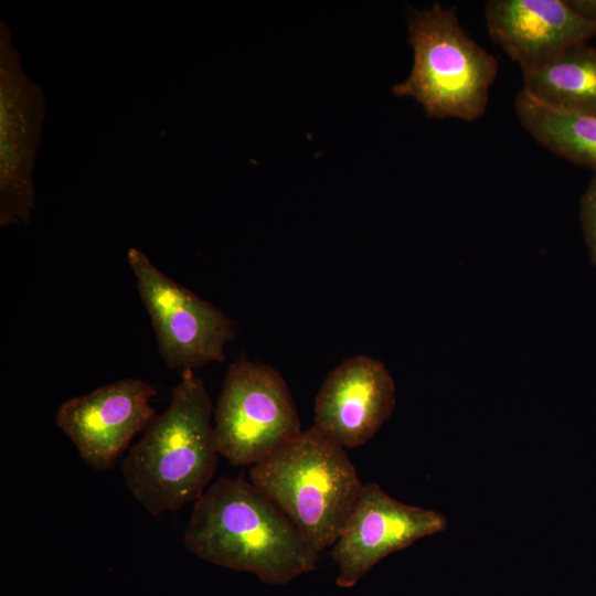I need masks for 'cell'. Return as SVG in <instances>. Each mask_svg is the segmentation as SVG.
Returning <instances> with one entry per match:
<instances>
[{"label": "cell", "instance_id": "6da1fadb", "mask_svg": "<svg viewBox=\"0 0 596 596\" xmlns=\"http://www.w3.org/2000/svg\"><path fill=\"white\" fill-rule=\"evenodd\" d=\"M183 543L204 561L270 585L316 570L319 558L286 514L242 477H221L195 501Z\"/></svg>", "mask_w": 596, "mask_h": 596}, {"label": "cell", "instance_id": "7a4b0ae2", "mask_svg": "<svg viewBox=\"0 0 596 596\" xmlns=\"http://www.w3.org/2000/svg\"><path fill=\"white\" fill-rule=\"evenodd\" d=\"M213 405L204 382L182 371L168 408L155 416L121 464L127 488L152 517L205 492L217 466Z\"/></svg>", "mask_w": 596, "mask_h": 596}, {"label": "cell", "instance_id": "3957f363", "mask_svg": "<svg viewBox=\"0 0 596 596\" xmlns=\"http://www.w3.org/2000/svg\"><path fill=\"white\" fill-rule=\"evenodd\" d=\"M249 476L318 553L337 541L363 487L345 448L313 426L253 465Z\"/></svg>", "mask_w": 596, "mask_h": 596}, {"label": "cell", "instance_id": "277c9868", "mask_svg": "<svg viewBox=\"0 0 596 596\" xmlns=\"http://www.w3.org/2000/svg\"><path fill=\"white\" fill-rule=\"evenodd\" d=\"M414 53L408 77L392 88L417 100L430 118L475 120L486 111L498 61L461 26L455 8L436 3L408 22Z\"/></svg>", "mask_w": 596, "mask_h": 596}, {"label": "cell", "instance_id": "5b68a950", "mask_svg": "<svg viewBox=\"0 0 596 596\" xmlns=\"http://www.w3.org/2000/svg\"><path fill=\"white\" fill-rule=\"evenodd\" d=\"M213 432L219 455L240 467L264 460L302 430L279 372L241 359L225 375L213 409Z\"/></svg>", "mask_w": 596, "mask_h": 596}, {"label": "cell", "instance_id": "8992f818", "mask_svg": "<svg viewBox=\"0 0 596 596\" xmlns=\"http://www.w3.org/2000/svg\"><path fill=\"white\" fill-rule=\"evenodd\" d=\"M127 258L166 365L185 371L223 362L235 337L231 319L161 273L139 248L130 247Z\"/></svg>", "mask_w": 596, "mask_h": 596}, {"label": "cell", "instance_id": "52a82bcc", "mask_svg": "<svg viewBox=\"0 0 596 596\" xmlns=\"http://www.w3.org/2000/svg\"><path fill=\"white\" fill-rule=\"evenodd\" d=\"M45 118L42 88L22 67L0 22V224L26 223L35 205L33 171Z\"/></svg>", "mask_w": 596, "mask_h": 596}, {"label": "cell", "instance_id": "ba28073f", "mask_svg": "<svg viewBox=\"0 0 596 596\" xmlns=\"http://www.w3.org/2000/svg\"><path fill=\"white\" fill-rule=\"evenodd\" d=\"M447 518L430 509L401 502L379 483H363L360 496L331 545L338 565L337 586L353 587L374 565L416 541L447 529Z\"/></svg>", "mask_w": 596, "mask_h": 596}, {"label": "cell", "instance_id": "9c48e42d", "mask_svg": "<svg viewBox=\"0 0 596 596\" xmlns=\"http://www.w3.org/2000/svg\"><path fill=\"white\" fill-rule=\"evenodd\" d=\"M156 387L128 377L64 402L55 423L96 470L111 469L131 439L155 417L150 401Z\"/></svg>", "mask_w": 596, "mask_h": 596}, {"label": "cell", "instance_id": "30bf717a", "mask_svg": "<svg viewBox=\"0 0 596 596\" xmlns=\"http://www.w3.org/2000/svg\"><path fill=\"white\" fill-rule=\"evenodd\" d=\"M395 405V382L386 366L369 355H353L322 382L312 426L343 448H355L373 438Z\"/></svg>", "mask_w": 596, "mask_h": 596}, {"label": "cell", "instance_id": "8fae6325", "mask_svg": "<svg viewBox=\"0 0 596 596\" xmlns=\"http://www.w3.org/2000/svg\"><path fill=\"white\" fill-rule=\"evenodd\" d=\"M485 19L491 39L522 71L596 36V23L582 18L566 0H489Z\"/></svg>", "mask_w": 596, "mask_h": 596}, {"label": "cell", "instance_id": "7c38bea8", "mask_svg": "<svg viewBox=\"0 0 596 596\" xmlns=\"http://www.w3.org/2000/svg\"><path fill=\"white\" fill-rule=\"evenodd\" d=\"M523 88L538 100L562 110L596 116V47L587 43L554 60L522 71Z\"/></svg>", "mask_w": 596, "mask_h": 596}, {"label": "cell", "instance_id": "4fadbf2b", "mask_svg": "<svg viewBox=\"0 0 596 596\" xmlns=\"http://www.w3.org/2000/svg\"><path fill=\"white\" fill-rule=\"evenodd\" d=\"M520 124L541 146L596 173V116L551 107L524 89L514 100Z\"/></svg>", "mask_w": 596, "mask_h": 596}, {"label": "cell", "instance_id": "5bb4252c", "mask_svg": "<svg viewBox=\"0 0 596 596\" xmlns=\"http://www.w3.org/2000/svg\"><path fill=\"white\" fill-rule=\"evenodd\" d=\"M579 217L590 263L596 266V173L581 198Z\"/></svg>", "mask_w": 596, "mask_h": 596}, {"label": "cell", "instance_id": "9a60e30c", "mask_svg": "<svg viewBox=\"0 0 596 596\" xmlns=\"http://www.w3.org/2000/svg\"><path fill=\"white\" fill-rule=\"evenodd\" d=\"M566 2L582 18L596 23V0H566Z\"/></svg>", "mask_w": 596, "mask_h": 596}]
</instances>
